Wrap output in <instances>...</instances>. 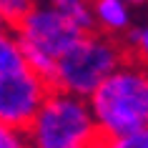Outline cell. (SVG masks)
Wrapping results in <instances>:
<instances>
[{
	"instance_id": "1",
	"label": "cell",
	"mask_w": 148,
	"mask_h": 148,
	"mask_svg": "<svg viewBox=\"0 0 148 148\" xmlns=\"http://www.w3.org/2000/svg\"><path fill=\"white\" fill-rule=\"evenodd\" d=\"M101 138L148 128V65L125 60L88 98Z\"/></svg>"
},
{
	"instance_id": "2",
	"label": "cell",
	"mask_w": 148,
	"mask_h": 148,
	"mask_svg": "<svg viewBox=\"0 0 148 148\" xmlns=\"http://www.w3.org/2000/svg\"><path fill=\"white\" fill-rule=\"evenodd\" d=\"M125 63V48L116 38L103 33H90L58 58L55 73L50 78V88L65 95H75L88 101L95 88L116 73Z\"/></svg>"
},
{
	"instance_id": "3",
	"label": "cell",
	"mask_w": 148,
	"mask_h": 148,
	"mask_svg": "<svg viewBox=\"0 0 148 148\" xmlns=\"http://www.w3.org/2000/svg\"><path fill=\"white\" fill-rule=\"evenodd\" d=\"M25 140L28 148H98L101 133L88 101L53 90L30 123Z\"/></svg>"
},
{
	"instance_id": "4",
	"label": "cell",
	"mask_w": 148,
	"mask_h": 148,
	"mask_svg": "<svg viewBox=\"0 0 148 148\" xmlns=\"http://www.w3.org/2000/svg\"><path fill=\"white\" fill-rule=\"evenodd\" d=\"M13 33H15L20 48L43 53L55 63L83 38L58 13L53 3H33L30 13L18 23V28H13Z\"/></svg>"
},
{
	"instance_id": "5",
	"label": "cell",
	"mask_w": 148,
	"mask_h": 148,
	"mask_svg": "<svg viewBox=\"0 0 148 148\" xmlns=\"http://www.w3.org/2000/svg\"><path fill=\"white\" fill-rule=\"evenodd\" d=\"M50 93V83L30 73L28 68L0 78V123L13 131L28 133Z\"/></svg>"
},
{
	"instance_id": "6",
	"label": "cell",
	"mask_w": 148,
	"mask_h": 148,
	"mask_svg": "<svg viewBox=\"0 0 148 148\" xmlns=\"http://www.w3.org/2000/svg\"><path fill=\"white\" fill-rule=\"evenodd\" d=\"M93 18H95V30L118 40L121 33L131 30L133 13L131 5L123 0H98V3H93Z\"/></svg>"
},
{
	"instance_id": "7",
	"label": "cell",
	"mask_w": 148,
	"mask_h": 148,
	"mask_svg": "<svg viewBox=\"0 0 148 148\" xmlns=\"http://www.w3.org/2000/svg\"><path fill=\"white\" fill-rule=\"evenodd\" d=\"M53 5L80 35L98 33L95 30V18H93V3H86V0H53Z\"/></svg>"
},
{
	"instance_id": "8",
	"label": "cell",
	"mask_w": 148,
	"mask_h": 148,
	"mask_svg": "<svg viewBox=\"0 0 148 148\" xmlns=\"http://www.w3.org/2000/svg\"><path fill=\"white\" fill-rule=\"evenodd\" d=\"M20 70H25L20 43H18L15 33L5 28V30H0V78L20 73Z\"/></svg>"
},
{
	"instance_id": "9",
	"label": "cell",
	"mask_w": 148,
	"mask_h": 148,
	"mask_svg": "<svg viewBox=\"0 0 148 148\" xmlns=\"http://www.w3.org/2000/svg\"><path fill=\"white\" fill-rule=\"evenodd\" d=\"M33 3L30 0H0V18L8 30L18 28V23L23 20L28 13H30Z\"/></svg>"
},
{
	"instance_id": "10",
	"label": "cell",
	"mask_w": 148,
	"mask_h": 148,
	"mask_svg": "<svg viewBox=\"0 0 148 148\" xmlns=\"http://www.w3.org/2000/svg\"><path fill=\"white\" fill-rule=\"evenodd\" d=\"M125 48L136 50V63L148 65V23L146 25H131V30L123 35Z\"/></svg>"
},
{
	"instance_id": "11",
	"label": "cell",
	"mask_w": 148,
	"mask_h": 148,
	"mask_svg": "<svg viewBox=\"0 0 148 148\" xmlns=\"http://www.w3.org/2000/svg\"><path fill=\"white\" fill-rule=\"evenodd\" d=\"M98 148H148V128L128 136H116V138H101Z\"/></svg>"
},
{
	"instance_id": "12",
	"label": "cell",
	"mask_w": 148,
	"mask_h": 148,
	"mask_svg": "<svg viewBox=\"0 0 148 148\" xmlns=\"http://www.w3.org/2000/svg\"><path fill=\"white\" fill-rule=\"evenodd\" d=\"M0 148H28L25 133L13 131V128H8V125L0 123Z\"/></svg>"
},
{
	"instance_id": "13",
	"label": "cell",
	"mask_w": 148,
	"mask_h": 148,
	"mask_svg": "<svg viewBox=\"0 0 148 148\" xmlns=\"http://www.w3.org/2000/svg\"><path fill=\"white\" fill-rule=\"evenodd\" d=\"M0 30H5V23H3V18H0Z\"/></svg>"
}]
</instances>
